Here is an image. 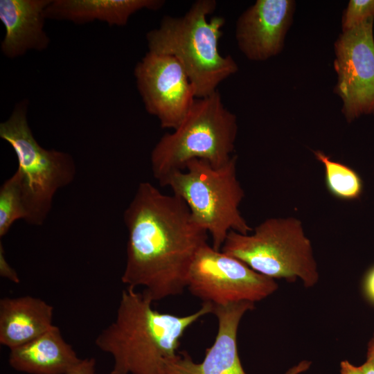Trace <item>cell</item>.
I'll use <instances>...</instances> for the list:
<instances>
[{
    "label": "cell",
    "mask_w": 374,
    "mask_h": 374,
    "mask_svg": "<svg viewBox=\"0 0 374 374\" xmlns=\"http://www.w3.org/2000/svg\"><path fill=\"white\" fill-rule=\"evenodd\" d=\"M253 303L243 301L212 305L217 319V332L201 362H195L185 350L164 360L161 374H247L238 354L237 335L244 314L254 309Z\"/></svg>",
    "instance_id": "cell-11"
},
{
    "label": "cell",
    "mask_w": 374,
    "mask_h": 374,
    "mask_svg": "<svg viewBox=\"0 0 374 374\" xmlns=\"http://www.w3.org/2000/svg\"><path fill=\"white\" fill-rule=\"evenodd\" d=\"M292 0H257L238 18L235 37L244 55L252 61H265L284 47L295 11Z\"/></svg>",
    "instance_id": "cell-12"
},
{
    "label": "cell",
    "mask_w": 374,
    "mask_h": 374,
    "mask_svg": "<svg viewBox=\"0 0 374 374\" xmlns=\"http://www.w3.org/2000/svg\"><path fill=\"white\" fill-rule=\"evenodd\" d=\"M278 287L276 280L207 243L191 263L186 288L202 303L226 305L243 301L255 303L272 294Z\"/></svg>",
    "instance_id": "cell-8"
},
{
    "label": "cell",
    "mask_w": 374,
    "mask_h": 374,
    "mask_svg": "<svg viewBox=\"0 0 374 374\" xmlns=\"http://www.w3.org/2000/svg\"><path fill=\"white\" fill-rule=\"evenodd\" d=\"M238 129L236 116L225 107L218 91L196 98L182 123L153 148L154 177L160 183L171 173L184 170L193 159L223 166L233 156Z\"/></svg>",
    "instance_id": "cell-4"
},
{
    "label": "cell",
    "mask_w": 374,
    "mask_h": 374,
    "mask_svg": "<svg viewBox=\"0 0 374 374\" xmlns=\"http://www.w3.org/2000/svg\"><path fill=\"white\" fill-rule=\"evenodd\" d=\"M143 292L122 291L114 320L95 339V345L114 361L110 374H161L164 360L177 354L185 332L212 305L202 303L184 315L161 312Z\"/></svg>",
    "instance_id": "cell-2"
},
{
    "label": "cell",
    "mask_w": 374,
    "mask_h": 374,
    "mask_svg": "<svg viewBox=\"0 0 374 374\" xmlns=\"http://www.w3.org/2000/svg\"><path fill=\"white\" fill-rule=\"evenodd\" d=\"M53 307L26 295L0 299V344L10 350L39 337L54 325Z\"/></svg>",
    "instance_id": "cell-14"
},
{
    "label": "cell",
    "mask_w": 374,
    "mask_h": 374,
    "mask_svg": "<svg viewBox=\"0 0 374 374\" xmlns=\"http://www.w3.org/2000/svg\"><path fill=\"white\" fill-rule=\"evenodd\" d=\"M366 361L374 368V334L368 344Z\"/></svg>",
    "instance_id": "cell-25"
},
{
    "label": "cell",
    "mask_w": 374,
    "mask_h": 374,
    "mask_svg": "<svg viewBox=\"0 0 374 374\" xmlns=\"http://www.w3.org/2000/svg\"><path fill=\"white\" fill-rule=\"evenodd\" d=\"M51 0H1L0 20L5 27L2 54L15 59L29 51H42L50 39L44 30L45 10Z\"/></svg>",
    "instance_id": "cell-13"
},
{
    "label": "cell",
    "mask_w": 374,
    "mask_h": 374,
    "mask_svg": "<svg viewBox=\"0 0 374 374\" xmlns=\"http://www.w3.org/2000/svg\"><path fill=\"white\" fill-rule=\"evenodd\" d=\"M28 102L17 103L9 118L0 124V137L13 149L18 161L28 211L26 220L41 226L51 210L58 190L73 181L76 166L67 152L47 150L35 139L27 120Z\"/></svg>",
    "instance_id": "cell-7"
},
{
    "label": "cell",
    "mask_w": 374,
    "mask_h": 374,
    "mask_svg": "<svg viewBox=\"0 0 374 374\" xmlns=\"http://www.w3.org/2000/svg\"><path fill=\"white\" fill-rule=\"evenodd\" d=\"M28 217L21 177L16 172L0 188V238L9 231L15 222Z\"/></svg>",
    "instance_id": "cell-18"
},
{
    "label": "cell",
    "mask_w": 374,
    "mask_h": 374,
    "mask_svg": "<svg viewBox=\"0 0 374 374\" xmlns=\"http://www.w3.org/2000/svg\"><path fill=\"white\" fill-rule=\"evenodd\" d=\"M314 154L316 159L323 163L326 186L332 196L346 201L357 199L361 197L363 181L354 169L331 159L322 151H314Z\"/></svg>",
    "instance_id": "cell-17"
},
{
    "label": "cell",
    "mask_w": 374,
    "mask_h": 374,
    "mask_svg": "<svg viewBox=\"0 0 374 374\" xmlns=\"http://www.w3.org/2000/svg\"><path fill=\"white\" fill-rule=\"evenodd\" d=\"M0 276L14 283H20V278L17 273L12 269L6 258L1 242H0Z\"/></svg>",
    "instance_id": "cell-20"
},
{
    "label": "cell",
    "mask_w": 374,
    "mask_h": 374,
    "mask_svg": "<svg viewBox=\"0 0 374 374\" xmlns=\"http://www.w3.org/2000/svg\"><path fill=\"white\" fill-rule=\"evenodd\" d=\"M67 374H96V359L93 357L82 359L81 362Z\"/></svg>",
    "instance_id": "cell-21"
},
{
    "label": "cell",
    "mask_w": 374,
    "mask_h": 374,
    "mask_svg": "<svg viewBox=\"0 0 374 374\" xmlns=\"http://www.w3.org/2000/svg\"><path fill=\"white\" fill-rule=\"evenodd\" d=\"M221 251L274 280L299 278L307 288L319 280L311 242L301 221L293 217L268 218L251 235L231 231Z\"/></svg>",
    "instance_id": "cell-6"
},
{
    "label": "cell",
    "mask_w": 374,
    "mask_h": 374,
    "mask_svg": "<svg viewBox=\"0 0 374 374\" xmlns=\"http://www.w3.org/2000/svg\"><path fill=\"white\" fill-rule=\"evenodd\" d=\"M163 0H51L45 10L46 19L82 24L94 21L109 26H125L135 12L157 10Z\"/></svg>",
    "instance_id": "cell-16"
},
{
    "label": "cell",
    "mask_w": 374,
    "mask_h": 374,
    "mask_svg": "<svg viewBox=\"0 0 374 374\" xmlns=\"http://www.w3.org/2000/svg\"><path fill=\"white\" fill-rule=\"evenodd\" d=\"M340 374H365L362 366H355L348 360L340 363Z\"/></svg>",
    "instance_id": "cell-23"
},
{
    "label": "cell",
    "mask_w": 374,
    "mask_h": 374,
    "mask_svg": "<svg viewBox=\"0 0 374 374\" xmlns=\"http://www.w3.org/2000/svg\"><path fill=\"white\" fill-rule=\"evenodd\" d=\"M361 366H362L365 374H374V368L368 362L366 361Z\"/></svg>",
    "instance_id": "cell-26"
},
{
    "label": "cell",
    "mask_w": 374,
    "mask_h": 374,
    "mask_svg": "<svg viewBox=\"0 0 374 374\" xmlns=\"http://www.w3.org/2000/svg\"><path fill=\"white\" fill-rule=\"evenodd\" d=\"M374 19L342 32L334 44V91L348 123L374 116Z\"/></svg>",
    "instance_id": "cell-9"
},
{
    "label": "cell",
    "mask_w": 374,
    "mask_h": 374,
    "mask_svg": "<svg viewBox=\"0 0 374 374\" xmlns=\"http://www.w3.org/2000/svg\"><path fill=\"white\" fill-rule=\"evenodd\" d=\"M217 6L215 0H197L181 17L166 15L158 28L148 31V51L175 57L182 65L197 98L208 96L238 71L229 55H222L218 45L225 19H208Z\"/></svg>",
    "instance_id": "cell-3"
},
{
    "label": "cell",
    "mask_w": 374,
    "mask_h": 374,
    "mask_svg": "<svg viewBox=\"0 0 374 374\" xmlns=\"http://www.w3.org/2000/svg\"><path fill=\"white\" fill-rule=\"evenodd\" d=\"M136 84L146 112L163 129H176L196 96L190 79L173 56L148 51L134 70Z\"/></svg>",
    "instance_id": "cell-10"
},
{
    "label": "cell",
    "mask_w": 374,
    "mask_h": 374,
    "mask_svg": "<svg viewBox=\"0 0 374 374\" xmlns=\"http://www.w3.org/2000/svg\"><path fill=\"white\" fill-rule=\"evenodd\" d=\"M82 359L56 326L28 343L10 349L8 356L13 369L28 374H67Z\"/></svg>",
    "instance_id": "cell-15"
},
{
    "label": "cell",
    "mask_w": 374,
    "mask_h": 374,
    "mask_svg": "<svg viewBox=\"0 0 374 374\" xmlns=\"http://www.w3.org/2000/svg\"><path fill=\"white\" fill-rule=\"evenodd\" d=\"M237 160L233 154L223 166L214 167L205 160L193 159L184 170L171 173L159 183L185 202L217 251H221L231 231L248 234L252 230L239 210L244 192L237 177Z\"/></svg>",
    "instance_id": "cell-5"
},
{
    "label": "cell",
    "mask_w": 374,
    "mask_h": 374,
    "mask_svg": "<svg viewBox=\"0 0 374 374\" xmlns=\"http://www.w3.org/2000/svg\"><path fill=\"white\" fill-rule=\"evenodd\" d=\"M364 290L366 298L374 304V266L366 274L364 279Z\"/></svg>",
    "instance_id": "cell-22"
},
{
    "label": "cell",
    "mask_w": 374,
    "mask_h": 374,
    "mask_svg": "<svg viewBox=\"0 0 374 374\" xmlns=\"http://www.w3.org/2000/svg\"><path fill=\"white\" fill-rule=\"evenodd\" d=\"M374 19V0H350L341 18L342 32Z\"/></svg>",
    "instance_id": "cell-19"
},
{
    "label": "cell",
    "mask_w": 374,
    "mask_h": 374,
    "mask_svg": "<svg viewBox=\"0 0 374 374\" xmlns=\"http://www.w3.org/2000/svg\"><path fill=\"white\" fill-rule=\"evenodd\" d=\"M128 231L121 281L143 287L153 302L181 294L207 231L195 222L185 202L161 193L150 182L139 184L123 214Z\"/></svg>",
    "instance_id": "cell-1"
},
{
    "label": "cell",
    "mask_w": 374,
    "mask_h": 374,
    "mask_svg": "<svg viewBox=\"0 0 374 374\" xmlns=\"http://www.w3.org/2000/svg\"><path fill=\"white\" fill-rule=\"evenodd\" d=\"M311 366V362L308 360L301 361L296 365L289 368L285 374H301L308 371Z\"/></svg>",
    "instance_id": "cell-24"
}]
</instances>
